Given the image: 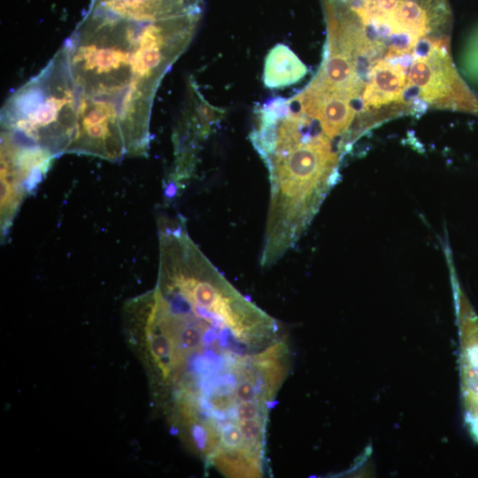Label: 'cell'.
<instances>
[{
    "mask_svg": "<svg viewBox=\"0 0 478 478\" xmlns=\"http://www.w3.org/2000/svg\"><path fill=\"white\" fill-rule=\"evenodd\" d=\"M55 156L1 130V235L5 238L25 197L36 187Z\"/></svg>",
    "mask_w": 478,
    "mask_h": 478,
    "instance_id": "52a82bcc",
    "label": "cell"
},
{
    "mask_svg": "<svg viewBox=\"0 0 478 478\" xmlns=\"http://www.w3.org/2000/svg\"><path fill=\"white\" fill-rule=\"evenodd\" d=\"M251 140L268 171L270 199L260 266L270 267L306 231L339 175L333 141L286 110L258 113Z\"/></svg>",
    "mask_w": 478,
    "mask_h": 478,
    "instance_id": "3957f363",
    "label": "cell"
},
{
    "mask_svg": "<svg viewBox=\"0 0 478 478\" xmlns=\"http://www.w3.org/2000/svg\"><path fill=\"white\" fill-rule=\"evenodd\" d=\"M415 52L406 87L433 106L478 113V100L458 74L445 40H420Z\"/></svg>",
    "mask_w": 478,
    "mask_h": 478,
    "instance_id": "8992f818",
    "label": "cell"
},
{
    "mask_svg": "<svg viewBox=\"0 0 478 478\" xmlns=\"http://www.w3.org/2000/svg\"><path fill=\"white\" fill-rule=\"evenodd\" d=\"M89 9L137 22L202 17L203 0H91Z\"/></svg>",
    "mask_w": 478,
    "mask_h": 478,
    "instance_id": "ba28073f",
    "label": "cell"
},
{
    "mask_svg": "<svg viewBox=\"0 0 478 478\" xmlns=\"http://www.w3.org/2000/svg\"><path fill=\"white\" fill-rule=\"evenodd\" d=\"M325 18L359 28L371 38H390V50L405 51L420 38L443 30L451 17L447 0H320Z\"/></svg>",
    "mask_w": 478,
    "mask_h": 478,
    "instance_id": "5b68a950",
    "label": "cell"
},
{
    "mask_svg": "<svg viewBox=\"0 0 478 478\" xmlns=\"http://www.w3.org/2000/svg\"><path fill=\"white\" fill-rule=\"evenodd\" d=\"M404 68L392 60L379 61L369 72L362 110L402 103L407 81Z\"/></svg>",
    "mask_w": 478,
    "mask_h": 478,
    "instance_id": "9c48e42d",
    "label": "cell"
},
{
    "mask_svg": "<svg viewBox=\"0 0 478 478\" xmlns=\"http://www.w3.org/2000/svg\"><path fill=\"white\" fill-rule=\"evenodd\" d=\"M195 34L187 19L137 22L89 9L63 44L79 93L120 110L134 157L149 149L155 93Z\"/></svg>",
    "mask_w": 478,
    "mask_h": 478,
    "instance_id": "7a4b0ae2",
    "label": "cell"
},
{
    "mask_svg": "<svg viewBox=\"0 0 478 478\" xmlns=\"http://www.w3.org/2000/svg\"><path fill=\"white\" fill-rule=\"evenodd\" d=\"M123 327L153 406L205 470L270 476L269 414L290 366L280 323L178 235L159 245L154 289L124 304Z\"/></svg>",
    "mask_w": 478,
    "mask_h": 478,
    "instance_id": "6da1fadb",
    "label": "cell"
},
{
    "mask_svg": "<svg viewBox=\"0 0 478 478\" xmlns=\"http://www.w3.org/2000/svg\"><path fill=\"white\" fill-rule=\"evenodd\" d=\"M308 70L289 46L278 43L267 53L263 72V81L268 89L293 85L302 80Z\"/></svg>",
    "mask_w": 478,
    "mask_h": 478,
    "instance_id": "30bf717a",
    "label": "cell"
},
{
    "mask_svg": "<svg viewBox=\"0 0 478 478\" xmlns=\"http://www.w3.org/2000/svg\"><path fill=\"white\" fill-rule=\"evenodd\" d=\"M79 91L64 46L34 78L5 102L1 130L55 157L67 153L77 121Z\"/></svg>",
    "mask_w": 478,
    "mask_h": 478,
    "instance_id": "277c9868",
    "label": "cell"
}]
</instances>
